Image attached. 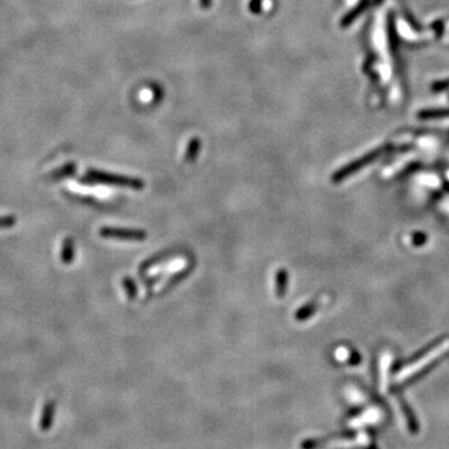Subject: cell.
I'll list each match as a JSON object with an SVG mask.
<instances>
[{"instance_id": "6da1fadb", "label": "cell", "mask_w": 449, "mask_h": 449, "mask_svg": "<svg viewBox=\"0 0 449 449\" xmlns=\"http://www.w3.org/2000/svg\"><path fill=\"white\" fill-rule=\"evenodd\" d=\"M449 351V339H445L442 343H438L433 347L432 349H429L428 352H425L420 358H418L415 362H412L410 364H407L405 367H403L400 369L399 373H397L395 376V381L402 382L405 379L410 378L414 374L419 373L420 371H423V368H425L427 366L432 364L433 362L437 361L439 357H442L443 354H445Z\"/></svg>"}, {"instance_id": "7a4b0ae2", "label": "cell", "mask_w": 449, "mask_h": 449, "mask_svg": "<svg viewBox=\"0 0 449 449\" xmlns=\"http://www.w3.org/2000/svg\"><path fill=\"white\" fill-rule=\"evenodd\" d=\"M84 180L91 183H106V185L122 186V187H131L134 190H141L145 186L144 181L137 177H129V176L116 175V173L104 172L99 170H89L86 172Z\"/></svg>"}, {"instance_id": "3957f363", "label": "cell", "mask_w": 449, "mask_h": 449, "mask_svg": "<svg viewBox=\"0 0 449 449\" xmlns=\"http://www.w3.org/2000/svg\"><path fill=\"white\" fill-rule=\"evenodd\" d=\"M386 149L387 147H381V149L374 150V151H372V152H369V154L362 156L361 159H357L356 161L351 162V164H348V165H346V166L339 168L337 172L333 173L332 181L336 183L341 182V181H343L344 178H347L348 176H352L353 173L358 172L361 168L366 167L367 165H369V164H372V162L376 161V160L378 159L381 155H383V152L386 151Z\"/></svg>"}, {"instance_id": "277c9868", "label": "cell", "mask_w": 449, "mask_h": 449, "mask_svg": "<svg viewBox=\"0 0 449 449\" xmlns=\"http://www.w3.org/2000/svg\"><path fill=\"white\" fill-rule=\"evenodd\" d=\"M100 235L106 239H116L122 241H144L147 234L142 230L119 229V227H103Z\"/></svg>"}, {"instance_id": "5b68a950", "label": "cell", "mask_w": 449, "mask_h": 449, "mask_svg": "<svg viewBox=\"0 0 449 449\" xmlns=\"http://www.w3.org/2000/svg\"><path fill=\"white\" fill-rule=\"evenodd\" d=\"M391 366V354L386 353L382 356L381 366H379V378H381V391L384 392L388 383V369Z\"/></svg>"}, {"instance_id": "8992f818", "label": "cell", "mask_w": 449, "mask_h": 449, "mask_svg": "<svg viewBox=\"0 0 449 449\" xmlns=\"http://www.w3.org/2000/svg\"><path fill=\"white\" fill-rule=\"evenodd\" d=\"M201 150V140L198 137H192V139L188 141L187 147H186L185 151V160L187 162H193L197 159L198 154H200Z\"/></svg>"}, {"instance_id": "52a82bcc", "label": "cell", "mask_w": 449, "mask_h": 449, "mask_svg": "<svg viewBox=\"0 0 449 449\" xmlns=\"http://www.w3.org/2000/svg\"><path fill=\"white\" fill-rule=\"evenodd\" d=\"M287 285H288V274L285 269H280L276 274V281H275V286H276V295L279 297H283L286 295V291H287Z\"/></svg>"}, {"instance_id": "ba28073f", "label": "cell", "mask_w": 449, "mask_h": 449, "mask_svg": "<svg viewBox=\"0 0 449 449\" xmlns=\"http://www.w3.org/2000/svg\"><path fill=\"white\" fill-rule=\"evenodd\" d=\"M74 255H75V247H74V241L70 237H66L64 240L63 250H61V261L65 265H69L73 262Z\"/></svg>"}, {"instance_id": "9c48e42d", "label": "cell", "mask_w": 449, "mask_h": 449, "mask_svg": "<svg viewBox=\"0 0 449 449\" xmlns=\"http://www.w3.org/2000/svg\"><path fill=\"white\" fill-rule=\"evenodd\" d=\"M316 311H317V305H316L315 302L307 303V305H305L303 307H301L300 310L296 312L295 317L297 321L303 322V321H306V320H308L310 317H312V316L315 315Z\"/></svg>"}, {"instance_id": "30bf717a", "label": "cell", "mask_w": 449, "mask_h": 449, "mask_svg": "<svg viewBox=\"0 0 449 449\" xmlns=\"http://www.w3.org/2000/svg\"><path fill=\"white\" fill-rule=\"evenodd\" d=\"M76 171V165L74 162H70V164H66L64 165L63 167L58 168L55 170L54 172L50 175V178L53 180H60V178L64 177H69V176H73Z\"/></svg>"}, {"instance_id": "8fae6325", "label": "cell", "mask_w": 449, "mask_h": 449, "mask_svg": "<svg viewBox=\"0 0 449 449\" xmlns=\"http://www.w3.org/2000/svg\"><path fill=\"white\" fill-rule=\"evenodd\" d=\"M402 409H403V413H404V417H405V420H407V424H408V428H409V430L412 433H417L418 432V424H417V420H415L414 414H413L412 410H410V407L407 404V403L402 402Z\"/></svg>"}, {"instance_id": "7c38bea8", "label": "cell", "mask_w": 449, "mask_h": 449, "mask_svg": "<svg viewBox=\"0 0 449 449\" xmlns=\"http://www.w3.org/2000/svg\"><path fill=\"white\" fill-rule=\"evenodd\" d=\"M122 285H124L125 291H126V295L129 296L130 298H134L136 296L137 290H136V285L131 279L129 277H125L124 281H122Z\"/></svg>"}, {"instance_id": "4fadbf2b", "label": "cell", "mask_w": 449, "mask_h": 449, "mask_svg": "<svg viewBox=\"0 0 449 449\" xmlns=\"http://www.w3.org/2000/svg\"><path fill=\"white\" fill-rule=\"evenodd\" d=\"M17 223L15 216H0V229H8L13 227Z\"/></svg>"}, {"instance_id": "5bb4252c", "label": "cell", "mask_w": 449, "mask_h": 449, "mask_svg": "<svg viewBox=\"0 0 449 449\" xmlns=\"http://www.w3.org/2000/svg\"><path fill=\"white\" fill-rule=\"evenodd\" d=\"M262 0H251L249 4V9L251 10L254 14H259L262 10Z\"/></svg>"}, {"instance_id": "9a60e30c", "label": "cell", "mask_w": 449, "mask_h": 449, "mask_svg": "<svg viewBox=\"0 0 449 449\" xmlns=\"http://www.w3.org/2000/svg\"><path fill=\"white\" fill-rule=\"evenodd\" d=\"M200 5L202 9H210L212 7V0H200Z\"/></svg>"}, {"instance_id": "2e32d148", "label": "cell", "mask_w": 449, "mask_h": 449, "mask_svg": "<svg viewBox=\"0 0 449 449\" xmlns=\"http://www.w3.org/2000/svg\"><path fill=\"white\" fill-rule=\"evenodd\" d=\"M447 208H448V212H449V206H447Z\"/></svg>"}, {"instance_id": "e0dca14e", "label": "cell", "mask_w": 449, "mask_h": 449, "mask_svg": "<svg viewBox=\"0 0 449 449\" xmlns=\"http://www.w3.org/2000/svg\"><path fill=\"white\" fill-rule=\"evenodd\" d=\"M448 177H449V172H448Z\"/></svg>"}]
</instances>
